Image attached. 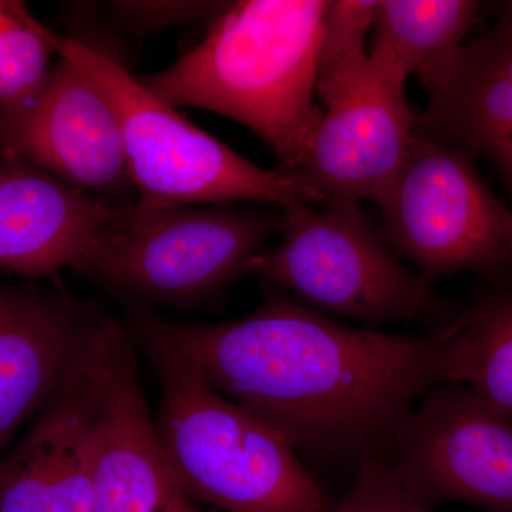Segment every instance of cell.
<instances>
[{"label":"cell","mask_w":512,"mask_h":512,"mask_svg":"<svg viewBox=\"0 0 512 512\" xmlns=\"http://www.w3.org/2000/svg\"><path fill=\"white\" fill-rule=\"evenodd\" d=\"M380 457L427 507L466 503L512 512V419L463 384L424 394Z\"/></svg>","instance_id":"9"},{"label":"cell","mask_w":512,"mask_h":512,"mask_svg":"<svg viewBox=\"0 0 512 512\" xmlns=\"http://www.w3.org/2000/svg\"><path fill=\"white\" fill-rule=\"evenodd\" d=\"M50 33L25 3L0 0V109L28 100L45 82L57 55Z\"/></svg>","instance_id":"18"},{"label":"cell","mask_w":512,"mask_h":512,"mask_svg":"<svg viewBox=\"0 0 512 512\" xmlns=\"http://www.w3.org/2000/svg\"><path fill=\"white\" fill-rule=\"evenodd\" d=\"M322 205L279 207L281 242L256 256L249 275L289 289L309 308L366 323L441 319L431 281L393 255L357 204Z\"/></svg>","instance_id":"6"},{"label":"cell","mask_w":512,"mask_h":512,"mask_svg":"<svg viewBox=\"0 0 512 512\" xmlns=\"http://www.w3.org/2000/svg\"><path fill=\"white\" fill-rule=\"evenodd\" d=\"M134 349L121 323L107 363L92 512H195L158 440Z\"/></svg>","instance_id":"12"},{"label":"cell","mask_w":512,"mask_h":512,"mask_svg":"<svg viewBox=\"0 0 512 512\" xmlns=\"http://www.w3.org/2000/svg\"><path fill=\"white\" fill-rule=\"evenodd\" d=\"M323 512H431L400 484L382 457L363 458L355 484Z\"/></svg>","instance_id":"19"},{"label":"cell","mask_w":512,"mask_h":512,"mask_svg":"<svg viewBox=\"0 0 512 512\" xmlns=\"http://www.w3.org/2000/svg\"><path fill=\"white\" fill-rule=\"evenodd\" d=\"M101 315L32 429L0 461V512H92L111 340Z\"/></svg>","instance_id":"10"},{"label":"cell","mask_w":512,"mask_h":512,"mask_svg":"<svg viewBox=\"0 0 512 512\" xmlns=\"http://www.w3.org/2000/svg\"><path fill=\"white\" fill-rule=\"evenodd\" d=\"M478 9L473 0H379L370 63L393 82L416 74L426 86L466 45Z\"/></svg>","instance_id":"16"},{"label":"cell","mask_w":512,"mask_h":512,"mask_svg":"<svg viewBox=\"0 0 512 512\" xmlns=\"http://www.w3.org/2000/svg\"><path fill=\"white\" fill-rule=\"evenodd\" d=\"M124 305L134 340L181 357L296 451L316 457L382 456L421 397L447 383L453 320L424 335L349 328L282 293L244 318L215 323Z\"/></svg>","instance_id":"1"},{"label":"cell","mask_w":512,"mask_h":512,"mask_svg":"<svg viewBox=\"0 0 512 512\" xmlns=\"http://www.w3.org/2000/svg\"><path fill=\"white\" fill-rule=\"evenodd\" d=\"M446 369L447 383L512 419V291L453 319Z\"/></svg>","instance_id":"17"},{"label":"cell","mask_w":512,"mask_h":512,"mask_svg":"<svg viewBox=\"0 0 512 512\" xmlns=\"http://www.w3.org/2000/svg\"><path fill=\"white\" fill-rule=\"evenodd\" d=\"M101 315L63 289L0 284V461L63 382Z\"/></svg>","instance_id":"13"},{"label":"cell","mask_w":512,"mask_h":512,"mask_svg":"<svg viewBox=\"0 0 512 512\" xmlns=\"http://www.w3.org/2000/svg\"><path fill=\"white\" fill-rule=\"evenodd\" d=\"M406 86L384 77L367 50L318 62L322 121L293 175L323 202L379 204L402 170L416 114Z\"/></svg>","instance_id":"8"},{"label":"cell","mask_w":512,"mask_h":512,"mask_svg":"<svg viewBox=\"0 0 512 512\" xmlns=\"http://www.w3.org/2000/svg\"><path fill=\"white\" fill-rule=\"evenodd\" d=\"M42 168L84 194H113L130 183L116 113L66 57L28 100L0 109V157Z\"/></svg>","instance_id":"11"},{"label":"cell","mask_w":512,"mask_h":512,"mask_svg":"<svg viewBox=\"0 0 512 512\" xmlns=\"http://www.w3.org/2000/svg\"><path fill=\"white\" fill-rule=\"evenodd\" d=\"M227 2H134L120 0L107 3L110 18L124 29L144 36L153 30L184 25L198 20H214Z\"/></svg>","instance_id":"20"},{"label":"cell","mask_w":512,"mask_h":512,"mask_svg":"<svg viewBox=\"0 0 512 512\" xmlns=\"http://www.w3.org/2000/svg\"><path fill=\"white\" fill-rule=\"evenodd\" d=\"M284 214L231 204L116 207L72 268L123 303L192 308L242 276Z\"/></svg>","instance_id":"4"},{"label":"cell","mask_w":512,"mask_h":512,"mask_svg":"<svg viewBox=\"0 0 512 512\" xmlns=\"http://www.w3.org/2000/svg\"><path fill=\"white\" fill-rule=\"evenodd\" d=\"M414 134L490 161L512 192V29L466 43L426 84Z\"/></svg>","instance_id":"14"},{"label":"cell","mask_w":512,"mask_h":512,"mask_svg":"<svg viewBox=\"0 0 512 512\" xmlns=\"http://www.w3.org/2000/svg\"><path fill=\"white\" fill-rule=\"evenodd\" d=\"M140 345L160 379L158 440L192 501L227 512L329 507V498L279 431L227 399L170 350Z\"/></svg>","instance_id":"3"},{"label":"cell","mask_w":512,"mask_h":512,"mask_svg":"<svg viewBox=\"0 0 512 512\" xmlns=\"http://www.w3.org/2000/svg\"><path fill=\"white\" fill-rule=\"evenodd\" d=\"M504 10L505 15L503 25L512 29V2L504 3Z\"/></svg>","instance_id":"21"},{"label":"cell","mask_w":512,"mask_h":512,"mask_svg":"<svg viewBox=\"0 0 512 512\" xmlns=\"http://www.w3.org/2000/svg\"><path fill=\"white\" fill-rule=\"evenodd\" d=\"M66 57L96 87L119 119L128 177L143 208L231 202L322 204L292 175L262 170L220 140L195 127L175 107L148 92L113 56L50 33Z\"/></svg>","instance_id":"5"},{"label":"cell","mask_w":512,"mask_h":512,"mask_svg":"<svg viewBox=\"0 0 512 512\" xmlns=\"http://www.w3.org/2000/svg\"><path fill=\"white\" fill-rule=\"evenodd\" d=\"M326 0L228 3L200 45L140 83L173 107L192 106L244 124L295 175L323 110L316 104Z\"/></svg>","instance_id":"2"},{"label":"cell","mask_w":512,"mask_h":512,"mask_svg":"<svg viewBox=\"0 0 512 512\" xmlns=\"http://www.w3.org/2000/svg\"><path fill=\"white\" fill-rule=\"evenodd\" d=\"M384 241L431 279L512 262V211L460 151L414 134L380 200Z\"/></svg>","instance_id":"7"},{"label":"cell","mask_w":512,"mask_h":512,"mask_svg":"<svg viewBox=\"0 0 512 512\" xmlns=\"http://www.w3.org/2000/svg\"><path fill=\"white\" fill-rule=\"evenodd\" d=\"M116 207L20 157H0V271L42 278L72 268Z\"/></svg>","instance_id":"15"}]
</instances>
